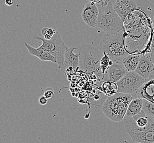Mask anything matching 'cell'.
I'll return each instance as SVG.
<instances>
[{"mask_svg": "<svg viewBox=\"0 0 154 143\" xmlns=\"http://www.w3.org/2000/svg\"><path fill=\"white\" fill-rule=\"evenodd\" d=\"M124 29L114 34H105L99 45V50L105 53L113 62H122L127 52L124 44Z\"/></svg>", "mask_w": 154, "mask_h": 143, "instance_id": "obj_1", "label": "cell"}, {"mask_svg": "<svg viewBox=\"0 0 154 143\" xmlns=\"http://www.w3.org/2000/svg\"><path fill=\"white\" fill-rule=\"evenodd\" d=\"M132 99L130 94L117 93L106 100L102 106V111L105 116L111 121H121Z\"/></svg>", "mask_w": 154, "mask_h": 143, "instance_id": "obj_2", "label": "cell"}, {"mask_svg": "<svg viewBox=\"0 0 154 143\" xmlns=\"http://www.w3.org/2000/svg\"><path fill=\"white\" fill-rule=\"evenodd\" d=\"M97 27L102 29L106 34H114L124 29V22L114 10L110 1L99 10Z\"/></svg>", "mask_w": 154, "mask_h": 143, "instance_id": "obj_3", "label": "cell"}, {"mask_svg": "<svg viewBox=\"0 0 154 143\" xmlns=\"http://www.w3.org/2000/svg\"><path fill=\"white\" fill-rule=\"evenodd\" d=\"M79 53L80 71L88 73L101 71L100 61L104 54L100 50L85 44L81 46Z\"/></svg>", "mask_w": 154, "mask_h": 143, "instance_id": "obj_4", "label": "cell"}, {"mask_svg": "<svg viewBox=\"0 0 154 143\" xmlns=\"http://www.w3.org/2000/svg\"><path fill=\"white\" fill-rule=\"evenodd\" d=\"M32 38L34 40H41L42 42V44L37 47V49L46 51L54 56L57 59L59 68H61L64 61L65 52L68 47L58 31H57L56 34L49 40L45 39L43 37H39L36 35H34Z\"/></svg>", "mask_w": 154, "mask_h": 143, "instance_id": "obj_5", "label": "cell"}, {"mask_svg": "<svg viewBox=\"0 0 154 143\" xmlns=\"http://www.w3.org/2000/svg\"><path fill=\"white\" fill-rule=\"evenodd\" d=\"M146 79L136 71L128 72L117 81V93L131 94L138 90L145 83Z\"/></svg>", "mask_w": 154, "mask_h": 143, "instance_id": "obj_6", "label": "cell"}, {"mask_svg": "<svg viewBox=\"0 0 154 143\" xmlns=\"http://www.w3.org/2000/svg\"><path fill=\"white\" fill-rule=\"evenodd\" d=\"M76 47L68 48L64 56V61L60 69L65 74L71 72L76 71L79 66V53H74V51L77 49Z\"/></svg>", "mask_w": 154, "mask_h": 143, "instance_id": "obj_7", "label": "cell"}, {"mask_svg": "<svg viewBox=\"0 0 154 143\" xmlns=\"http://www.w3.org/2000/svg\"><path fill=\"white\" fill-rule=\"evenodd\" d=\"M99 13V10L97 6L96 3L92 2H87L82 9L81 17L83 22L87 25L94 28L97 27Z\"/></svg>", "mask_w": 154, "mask_h": 143, "instance_id": "obj_8", "label": "cell"}, {"mask_svg": "<svg viewBox=\"0 0 154 143\" xmlns=\"http://www.w3.org/2000/svg\"><path fill=\"white\" fill-rule=\"evenodd\" d=\"M113 7L124 22L130 13L137 8V5L135 0H116Z\"/></svg>", "mask_w": 154, "mask_h": 143, "instance_id": "obj_9", "label": "cell"}, {"mask_svg": "<svg viewBox=\"0 0 154 143\" xmlns=\"http://www.w3.org/2000/svg\"><path fill=\"white\" fill-rule=\"evenodd\" d=\"M154 71V63L151 55L144 54L140 55L139 62L135 71L147 79L151 73Z\"/></svg>", "mask_w": 154, "mask_h": 143, "instance_id": "obj_10", "label": "cell"}, {"mask_svg": "<svg viewBox=\"0 0 154 143\" xmlns=\"http://www.w3.org/2000/svg\"><path fill=\"white\" fill-rule=\"evenodd\" d=\"M128 71L122 62H114L110 65L105 75V81H110L117 83L126 75Z\"/></svg>", "mask_w": 154, "mask_h": 143, "instance_id": "obj_11", "label": "cell"}, {"mask_svg": "<svg viewBox=\"0 0 154 143\" xmlns=\"http://www.w3.org/2000/svg\"><path fill=\"white\" fill-rule=\"evenodd\" d=\"M133 141L137 143H154V129L128 133Z\"/></svg>", "mask_w": 154, "mask_h": 143, "instance_id": "obj_12", "label": "cell"}, {"mask_svg": "<svg viewBox=\"0 0 154 143\" xmlns=\"http://www.w3.org/2000/svg\"><path fill=\"white\" fill-rule=\"evenodd\" d=\"M25 46L28 49L29 52L31 55L36 56L42 61H49L53 63H57V59L54 56H53L51 53L46 51L37 49V48H34V47L29 45L26 42H24Z\"/></svg>", "mask_w": 154, "mask_h": 143, "instance_id": "obj_13", "label": "cell"}, {"mask_svg": "<svg viewBox=\"0 0 154 143\" xmlns=\"http://www.w3.org/2000/svg\"><path fill=\"white\" fill-rule=\"evenodd\" d=\"M143 100L142 98L133 99L130 102L127 110L125 116L135 117L136 115L140 114L142 111Z\"/></svg>", "mask_w": 154, "mask_h": 143, "instance_id": "obj_14", "label": "cell"}, {"mask_svg": "<svg viewBox=\"0 0 154 143\" xmlns=\"http://www.w3.org/2000/svg\"><path fill=\"white\" fill-rule=\"evenodd\" d=\"M140 55L128 54L123 58L122 63L128 72L135 71L138 66Z\"/></svg>", "mask_w": 154, "mask_h": 143, "instance_id": "obj_15", "label": "cell"}, {"mask_svg": "<svg viewBox=\"0 0 154 143\" xmlns=\"http://www.w3.org/2000/svg\"><path fill=\"white\" fill-rule=\"evenodd\" d=\"M103 93L108 97H111L117 93L118 86L116 83L112 81H104L101 88Z\"/></svg>", "mask_w": 154, "mask_h": 143, "instance_id": "obj_16", "label": "cell"}, {"mask_svg": "<svg viewBox=\"0 0 154 143\" xmlns=\"http://www.w3.org/2000/svg\"><path fill=\"white\" fill-rule=\"evenodd\" d=\"M142 111L148 120L154 121V103L145 99H143Z\"/></svg>", "mask_w": 154, "mask_h": 143, "instance_id": "obj_17", "label": "cell"}, {"mask_svg": "<svg viewBox=\"0 0 154 143\" xmlns=\"http://www.w3.org/2000/svg\"><path fill=\"white\" fill-rule=\"evenodd\" d=\"M103 54H104V56L100 61V69L102 73L104 75L107 71L109 67L112 65L114 62L110 59L109 57L105 53H103ZM104 79H105V75H104Z\"/></svg>", "mask_w": 154, "mask_h": 143, "instance_id": "obj_18", "label": "cell"}, {"mask_svg": "<svg viewBox=\"0 0 154 143\" xmlns=\"http://www.w3.org/2000/svg\"><path fill=\"white\" fill-rule=\"evenodd\" d=\"M57 30L53 28H49L48 27H45L42 29L41 33L43 35V37L47 40H49L51 39L53 36L56 34Z\"/></svg>", "mask_w": 154, "mask_h": 143, "instance_id": "obj_19", "label": "cell"}, {"mask_svg": "<svg viewBox=\"0 0 154 143\" xmlns=\"http://www.w3.org/2000/svg\"><path fill=\"white\" fill-rule=\"evenodd\" d=\"M54 94V91L52 88L48 87L45 90L43 95L46 97L47 99H50L52 97Z\"/></svg>", "mask_w": 154, "mask_h": 143, "instance_id": "obj_20", "label": "cell"}, {"mask_svg": "<svg viewBox=\"0 0 154 143\" xmlns=\"http://www.w3.org/2000/svg\"><path fill=\"white\" fill-rule=\"evenodd\" d=\"M87 2H92L93 3H99L101 5L102 7H105L108 5V2H105V0H85Z\"/></svg>", "mask_w": 154, "mask_h": 143, "instance_id": "obj_21", "label": "cell"}, {"mask_svg": "<svg viewBox=\"0 0 154 143\" xmlns=\"http://www.w3.org/2000/svg\"><path fill=\"white\" fill-rule=\"evenodd\" d=\"M38 101L41 105H45L48 103V99L43 95L38 98Z\"/></svg>", "mask_w": 154, "mask_h": 143, "instance_id": "obj_22", "label": "cell"}, {"mask_svg": "<svg viewBox=\"0 0 154 143\" xmlns=\"http://www.w3.org/2000/svg\"><path fill=\"white\" fill-rule=\"evenodd\" d=\"M5 4L7 5V6H12L13 5V0H5Z\"/></svg>", "mask_w": 154, "mask_h": 143, "instance_id": "obj_23", "label": "cell"}, {"mask_svg": "<svg viewBox=\"0 0 154 143\" xmlns=\"http://www.w3.org/2000/svg\"><path fill=\"white\" fill-rule=\"evenodd\" d=\"M150 55H151V58H152L154 63V47L153 49H151V54Z\"/></svg>", "mask_w": 154, "mask_h": 143, "instance_id": "obj_24", "label": "cell"}, {"mask_svg": "<svg viewBox=\"0 0 154 143\" xmlns=\"http://www.w3.org/2000/svg\"><path fill=\"white\" fill-rule=\"evenodd\" d=\"M154 47V37H153V40H152V44H151V49H153Z\"/></svg>", "mask_w": 154, "mask_h": 143, "instance_id": "obj_25", "label": "cell"}, {"mask_svg": "<svg viewBox=\"0 0 154 143\" xmlns=\"http://www.w3.org/2000/svg\"><path fill=\"white\" fill-rule=\"evenodd\" d=\"M105 2H108L109 1V0H105Z\"/></svg>", "mask_w": 154, "mask_h": 143, "instance_id": "obj_26", "label": "cell"}]
</instances>
